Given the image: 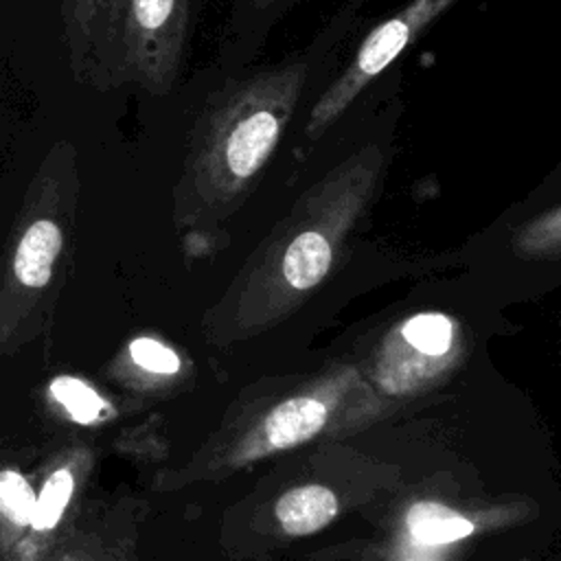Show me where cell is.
Instances as JSON below:
<instances>
[{
	"label": "cell",
	"instance_id": "cell-1",
	"mask_svg": "<svg viewBox=\"0 0 561 561\" xmlns=\"http://www.w3.org/2000/svg\"><path fill=\"white\" fill-rule=\"evenodd\" d=\"M381 173V147L366 145L305 191L206 311V337L215 344L245 340L296 311L340 263Z\"/></svg>",
	"mask_w": 561,
	"mask_h": 561
},
{
	"label": "cell",
	"instance_id": "cell-2",
	"mask_svg": "<svg viewBox=\"0 0 561 561\" xmlns=\"http://www.w3.org/2000/svg\"><path fill=\"white\" fill-rule=\"evenodd\" d=\"M307 68L302 59L270 66L208 101L173 186V221L188 237L213 234L243 204L294 116Z\"/></svg>",
	"mask_w": 561,
	"mask_h": 561
},
{
	"label": "cell",
	"instance_id": "cell-3",
	"mask_svg": "<svg viewBox=\"0 0 561 561\" xmlns=\"http://www.w3.org/2000/svg\"><path fill=\"white\" fill-rule=\"evenodd\" d=\"M386 414V399L353 364L329 366L285 390L250 399L180 467L162 469L153 486L180 491L221 480L263 458L318 438L353 434Z\"/></svg>",
	"mask_w": 561,
	"mask_h": 561
},
{
	"label": "cell",
	"instance_id": "cell-4",
	"mask_svg": "<svg viewBox=\"0 0 561 561\" xmlns=\"http://www.w3.org/2000/svg\"><path fill=\"white\" fill-rule=\"evenodd\" d=\"M77 204V149L59 140L31 178L0 263V355L20 351L48 329L66 276Z\"/></svg>",
	"mask_w": 561,
	"mask_h": 561
},
{
	"label": "cell",
	"instance_id": "cell-5",
	"mask_svg": "<svg viewBox=\"0 0 561 561\" xmlns=\"http://www.w3.org/2000/svg\"><path fill=\"white\" fill-rule=\"evenodd\" d=\"M465 335L456 318L419 311L399 320L381 340L373 377L386 394H414L443 379L462 357Z\"/></svg>",
	"mask_w": 561,
	"mask_h": 561
},
{
	"label": "cell",
	"instance_id": "cell-6",
	"mask_svg": "<svg viewBox=\"0 0 561 561\" xmlns=\"http://www.w3.org/2000/svg\"><path fill=\"white\" fill-rule=\"evenodd\" d=\"M456 0H410L390 18L379 22L359 44L348 66L316 101L307 138L324 134L342 112L359 96V92L373 83L440 13H445Z\"/></svg>",
	"mask_w": 561,
	"mask_h": 561
},
{
	"label": "cell",
	"instance_id": "cell-7",
	"mask_svg": "<svg viewBox=\"0 0 561 561\" xmlns=\"http://www.w3.org/2000/svg\"><path fill=\"white\" fill-rule=\"evenodd\" d=\"M188 0H125L121 75L153 96L167 94L182 68Z\"/></svg>",
	"mask_w": 561,
	"mask_h": 561
},
{
	"label": "cell",
	"instance_id": "cell-8",
	"mask_svg": "<svg viewBox=\"0 0 561 561\" xmlns=\"http://www.w3.org/2000/svg\"><path fill=\"white\" fill-rule=\"evenodd\" d=\"M147 502L131 493L83 502L35 561H142Z\"/></svg>",
	"mask_w": 561,
	"mask_h": 561
},
{
	"label": "cell",
	"instance_id": "cell-9",
	"mask_svg": "<svg viewBox=\"0 0 561 561\" xmlns=\"http://www.w3.org/2000/svg\"><path fill=\"white\" fill-rule=\"evenodd\" d=\"M96 451L88 443H68L55 449L33 471V511L28 530L9 561H35L68 526L85 502L83 491L92 478Z\"/></svg>",
	"mask_w": 561,
	"mask_h": 561
},
{
	"label": "cell",
	"instance_id": "cell-10",
	"mask_svg": "<svg viewBox=\"0 0 561 561\" xmlns=\"http://www.w3.org/2000/svg\"><path fill=\"white\" fill-rule=\"evenodd\" d=\"M125 0H61L64 37L75 79L96 90L123 83Z\"/></svg>",
	"mask_w": 561,
	"mask_h": 561
},
{
	"label": "cell",
	"instance_id": "cell-11",
	"mask_svg": "<svg viewBox=\"0 0 561 561\" xmlns=\"http://www.w3.org/2000/svg\"><path fill=\"white\" fill-rule=\"evenodd\" d=\"M112 379L134 390H158L178 383L188 373L184 355L156 335H136L107 366Z\"/></svg>",
	"mask_w": 561,
	"mask_h": 561
},
{
	"label": "cell",
	"instance_id": "cell-12",
	"mask_svg": "<svg viewBox=\"0 0 561 561\" xmlns=\"http://www.w3.org/2000/svg\"><path fill=\"white\" fill-rule=\"evenodd\" d=\"M33 476L0 443V561H9L22 543L33 511Z\"/></svg>",
	"mask_w": 561,
	"mask_h": 561
},
{
	"label": "cell",
	"instance_id": "cell-13",
	"mask_svg": "<svg viewBox=\"0 0 561 561\" xmlns=\"http://www.w3.org/2000/svg\"><path fill=\"white\" fill-rule=\"evenodd\" d=\"M340 513L337 495L322 484H298L274 502V519L285 535L305 537L327 528Z\"/></svg>",
	"mask_w": 561,
	"mask_h": 561
},
{
	"label": "cell",
	"instance_id": "cell-14",
	"mask_svg": "<svg viewBox=\"0 0 561 561\" xmlns=\"http://www.w3.org/2000/svg\"><path fill=\"white\" fill-rule=\"evenodd\" d=\"M511 250L524 261L561 259V204L515 228L511 234Z\"/></svg>",
	"mask_w": 561,
	"mask_h": 561
},
{
	"label": "cell",
	"instance_id": "cell-15",
	"mask_svg": "<svg viewBox=\"0 0 561 561\" xmlns=\"http://www.w3.org/2000/svg\"><path fill=\"white\" fill-rule=\"evenodd\" d=\"M410 535L414 541L434 546L462 539L473 533L476 524L465 515H456L443 506L421 504L410 513Z\"/></svg>",
	"mask_w": 561,
	"mask_h": 561
},
{
	"label": "cell",
	"instance_id": "cell-16",
	"mask_svg": "<svg viewBox=\"0 0 561 561\" xmlns=\"http://www.w3.org/2000/svg\"><path fill=\"white\" fill-rule=\"evenodd\" d=\"M48 394L77 423H96L110 410V403L92 388V383L70 375L53 379L48 383Z\"/></svg>",
	"mask_w": 561,
	"mask_h": 561
},
{
	"label": "cell",
	"instance_id": "cell-17",
	"mask_svg": "<svg viewBox=\"0 0 561 561\" xmlns=\"http://www.w3.org/2000/svg\"><path fill=\"white\" fill-rule=\"evenodd\" d=\"M254 2H256L259 9H265V7H270V4H276L278 0H254Z\"/></svg>",
	"mask_w": 561,
	"mask_h": 561
}]
</instances>
